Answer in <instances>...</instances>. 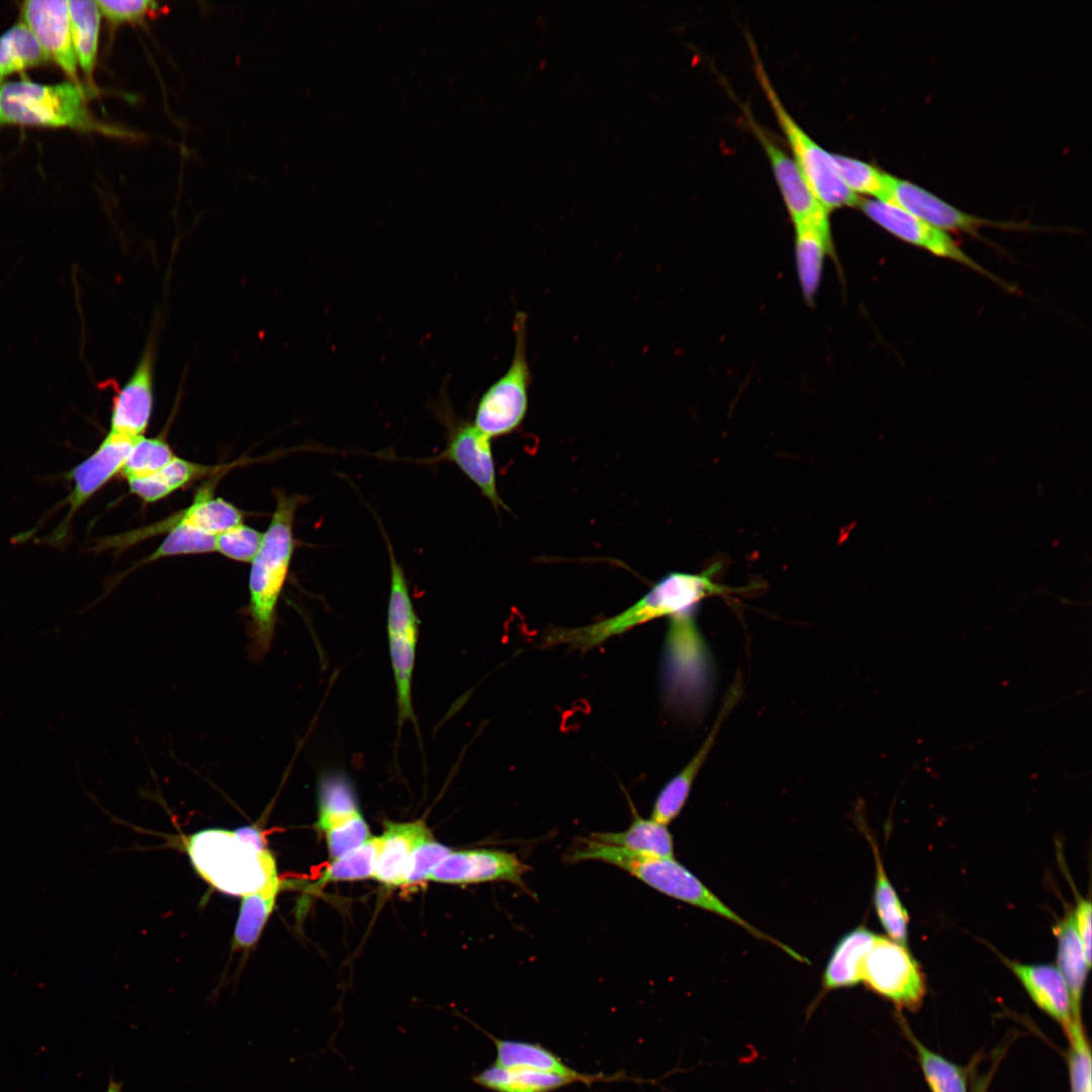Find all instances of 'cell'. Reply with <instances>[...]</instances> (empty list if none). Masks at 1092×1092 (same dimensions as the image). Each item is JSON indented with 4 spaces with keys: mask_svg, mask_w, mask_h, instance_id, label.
<instances>
[{
    "mask_svg": "<svg viewBox=\"0 0 1092 1092\" xmlns=\"http://www.w3.org/2000/svg\"><path fill=\"white\" fill-rule=\"evenodd\" d=\"M887 203L907 210L941 231L963 232L978 239L983 228L1022 229L1018 223L994 221L967 213L917 184L895 176Z\"/></svg>",
    "mask_w": 1092,
    "mask_h": 1092,
    "instance_id": "14",
    "label": "cell"
},
{
    "mask_svg": "<svg viewBox=\"0 0 1092 1092\" xmlns=\"http://www.w3.org/2000/svg\"><path fill=\"white\" fill-rule=\"evenodd\" d=\"M23 22L29 27L49 61L56 63L77 82V60L73 49L67 0H28L21 7Z\"/></svg>",
    "mask_w": 1092,
    "mask_h": 1092,
    "instance_id": "16",
    "label": "cell"
},
{
    "mask_svg": "<svg viewBox=\"0 0 1092 1092\" xmlns=\"http://www.w3.org/2000/svg\"><path fill=\"white\" fill-rule=\"evenodd\" d=\"M720 567L717 562L700 573L669 572L620 614L581 627L552 628L544 634L543 644L548 647L564 645L576 650H589L613 636L654 619L696 613L704 599L736 592V588L718 584L713 580Z\"/></svg>",
    "mask_w": 1092,
    "mask_h": 1092,
    "instance_id": "2",
    "label": "cell"
},
{
    "mask_svg": "<svg viewBox=\"0 0 1092 1092\" xmlns=\"http://www.w3.org/2000/svg\"><path fill=\"white\" fill-rule=\"evenodd\" d=\"M144 437V436H143ZM140 438L108 432L97 449L70 472L73 489L65 498L69 511L53 534L55 541L62 540L76 512L114 476L120 474L127 455Z\"/></svg>",
    "mask_w": 1092,
    "mask_h": 1092,
    "instance_id": "12",
    "label": "cell"
},
{
    "mask_svg": "<svg viewBox=\"0 0 1092 1092\" xmlns=\"http://www.w3.org/2000/svg\"><path fill=\"white\" fill-rule=\"evenodd\" d=\"M68 3L74 53L78 65L89 80L97 59L101 12L96 1L73 0Z\"/></svg>",
    "mask_w": 1092,
    "mask_h": 1092,
    "instance_id": "27",
    "label": "cell"
},
{
    "mask_svg": "<svg viewBox=\"0 0 1092 1092\" xmlns=\"http://www.w3.org/2000/svg\"><path fill=\"white\" fill-rule=\"evenodd\" d=\"M275 509L260 547L251 561L249 603L244 610L249 638L248 654L253 663L268 653L274 639L277 607L295 548V513L305 496L275 489Z\"/></svg>",
    "mask_w": 1092,
    "mask_h": 1092,
    "instance_id": "1",
    "label": "cell"
},
{
    "mask_svg": "<svg viewBox=\"0 0 1092 1092\" xmlns=\"http://www.w3.org/2000/svg\"><path fill=\"white\" fill-rule=\"evenodd\" d=\"M236 464L207 465L175 456L157 473L136 479H128L129 491L143 503L152 504L163 499L178 489L194 483L203 477H211L225 472Z\"/></svg>",
    "mask_w": 1092,
    "mask_h": 1092,
    "instance_id": "23",
    "label": "cell"
},
{
    "mask_svg": "<svg viewBox=\"0 0 1092 1092\" xmlns=\"http://www.w3.org/2000/svg\"><path fill=\"white\" fill-rule=\"evenodd\" d=\"M1069 1042L1068 1072L1071 1092H1092L1091 1046L1082 1021L1065 1033Z\"/></svg>",
    "mask_w": 1092,
    "mask_h": 1092,
    "instance_id": "38",
    "label": "cell"
},
{
    "mask_svg": "<svg viewBox=\"0 0 1092 1092\" xmlns=\"http://www.w3.org/2000/svg\"><path fill=\"white\" fill-rule=\"evenodd\" d=\"M235 833L244 841L254 845L258 849H267L263 832L257 825L242 826Z\"/></svg>",
    "mask_w": 1092,
    "mask_h": 1092,
    "instance_id": "44",
    "label": "cell"
},
{
    "mask_svg": "<svg viewBox=\"0 0 1092 1092\" xmlns=\"http://www.w3.org/2000/svg\"><path fill=\"white\" fill-rule=\"evenodd\" d=\"M748 42L759 84L787 136L793 158L818 201L827 211L843 206L858 205L861 198L853 193L840 178L832 153L817 144L791 116L766 74L754 42L751 38Z\"/></svg>",
    "mask_w": 1092,
    "mask_h": 1092,
    "instance_id": "6",
    "label": "cell"
},
{
    "mask_svg": "<svg viewBox=\"0 0 1092 1092\" xmlns=\"http://www.w3.org/2000/svg\"><path fill=\"white\" fill-rule=\"evenodd\" d=\"M380 847V836L370 837L358 848L335 858L324 871L317 884L363 880L373 877Z\"/></svg>",
    "mask_w": 1092,
    "mask_h": 1092,
    "instance_id": "37",
    "label": "cell"
},
{
    "mask_svg": "<svg viewBox=\"0 0 1092 1092\" xmlns=\"http://www.w3.org/2000/svg\"><path fill=\"white\" fill-rule=\"evenodd\" d=\"M154 348L150 342L135 369L114 395L110 414L111 433L141 438L154 408Z\"/></svg>",
    "mask_w": 1092,
    "mask_h": 1092,
    "instance_id": "17",
    "label": "cell"
},
{
    "mask_svg": "<svg viewBox=\"0 0 1092 1092\" xmlns=\"http://www.w3.org/2000/svg\"><path fill=\"white\" fill-rule=\"evenodd\" d=\"M866 215L896 238L921 248L937 257L965 265L1003 287L1002 280L974 261L944 231L918 218L894 204L878 199H861Z\"/></svg>",
    "mask_w": 1092,
    "mask_h": 1092,
    "instance_id": "11",
    "label": "cell"
},
{
    "mask_svg": "<svg viewBox=\"0 0 1092 1092\" xmlns=\"http://www.w3.org/2000/svg\"><path fill=\"white\" fill-rule=\"evenodd\" d=\"M568 859L572 862L600 860L621 868L654 890L725 918L744 928L753 936L777 945L795 960L808 962L793 948L768 936L740 917L674 858L641 855L588 837L578 841L568 855Z\"/></svg>",
    "mask_w": 1092,
    "mask_h": 1092,
    "instance_id": "3",
    "label": "cell"
},
{
    "mask_svg": "<svg viewBox=\"0 0 1092 1092\" xmlns=\"http://www.w3.org/2000/svg\"><path fill=\"white\" fill-rule=\"evenodd\" d=\"M737 697L738 688L734 687L726 698L722 711L710 734L705 739V742L682 769L671 778L660 790L652 807L650 817L652 820L667 825L678 816L688 800L695 779L714 745L717 732L721 727L723 719L732 708Z\"/></svg>",
    "mask_w": 1092,
    "mask_h": 1092,
    "instance_id": "19",
    "label": "cell"
},
{
    "mask_svg": "<svg viewBox=\"0 0 1092 1092\" xmlns=\"http://www.w3.org/2000/svg\"><path fill=\"white\" fill-rule=\"evenodd\" d=\"M494 1043L496 1057L493 1065L507 1069H530L569 1076L585 1084L599 1081L623 1080V1076L582 1074L570 1068L560 1057L540 1043L513 1039H500L482 1030Z\"/></svg>",
    "mask_w": 1092,
    "mask_h": 1092,
    "instance_id": "20",
    "label": "cell"
},
{
    "mask_svg": "<svg viewBox=\"0 0 1092 1092\" xmlns=\"http://www.w3.org/2000/svg\"><path fill=\"white\" fill-rule=\"evenodd\" d=\"M1 82H2V81H0V86H1Z\"/></svg>",
    "mask_w": 1092,
    "mask_h": 1092,
    "instance_id": "47",
    "label": "cell"
},
{
    "mask_svg": "<svg viewBox=\"0 0 1092 1092\" xmlns=\"http://www.w3.org/2000/svg\"><path fill=\"white\" fill-rule=\"evenodd\" d=\"M430 835L424 820L386 822L373 877L386 886H400L414 848Z\"/></svg>",
    "mask_w": 1092,
    "mask_h": 1092,
    "instance_id": "21",
    "label": "cell"
},
{
    "mask_svg": "<svg viewBox=\"0 0 1092 1092\" xmlns=\"http://www.w3.org/2000/svg\"><path fill=\"white\" fill-rule=\"evenodd\" d=\"M876 864L874 904L881 924L892 940L906 945L909 915L889 881L878 847L870 838Z\"/></svg>",
    "mask_w": 1092,
    "mask_h": 1092,
    "instance_id": "32",
    "label": "cell"
},
{
    "mask_svg": "<svg viewBox=\"0 0 1092 1092\" xmlns=\"http://www.w3.org/2000/svg\"><path fill=\"white\" fill-rule=\"evenodd\" d=\"M317 809L315 827L322 832L360 812L355 790L347 777L341 774L321 777Z\"/></svg>",
    "mask_w": 1092,
    "mask_h": 1092,
    "instance_id": "30",
    "label": "cell"
},
{
    "mask_svg": "<svg viewBox=\"0 0 1092 1092\" xmlns=\"http://www.w3.org/2000/svg\"><path fill=\"white\" fill-rule=\"evenodd\" d=\"M96 4L101 14L114 23L139 21L158 8L156 2L149 0H97Z\"/></svg>",
    "mask_w": 1092,
    "mask_h": 1092,
    "instance_id": "42",
    "label": "cell"
},
{
    "mask_svg": "<svg viewBox=\"0 0 1092 1092\" xmlns=\"http://www.w3.org/2000/svg\"><path fill=\"white\" fill-rule=\"evenodd\" d=\"M1004 963L1016 976L1034 1004L1061 1025L1066 1033L1076 1020L1069 990L1060 971L1050 964Z\"/></svg>",
    "mask_w": 1092,
    "mask_h": 1092,
    "instance_id": "18",
    "label": "cell"
},
{
    "mask_svg": "<svg viewBox=\"0 0 1092 1092\" xmlns=\"http://www.w3.org/2000/svg\"><path fill=\"white\" fill-rule=\"evenodd\" d=\"M450 852L449 847L431 835L420 841L408 858L400 886L414 887L427 881L434 868Z\"/></svg>",
    "mask_w": 1092,
    "mask_h": 1092,
    "instance_id": "40",
    "label": "cell"
},
{
    "mask_svg": "<svg viewBox=\"0 0 1092 1092\" xmlns=\"http://www.w3.org/2000/svg\"><path fill=\"white\" fill-rule=\"evenodd\" d=\"M861 982L901 1012L918 1010L926 995V979L908 948L878 935L861 965Z\"/></svg>",
    "mask_w": 1092,
    "mask_h": 1092,
    "instance_id": "9",
    "label": "cell"
},
{
    "mask_svg": "<svg viewBox=\"0 0 1092 1092\" xmlns=\"http://www.w3.org/2000/svg\"><path fill=\"white\" fill-rule=\"evenodd\" d=\"M86 98V89L74 81L52 85L29 80L6 82L0 86V125L111 130L92 116Z\"/></svg>",
    "mask_w": 1092,
    "mask_h": 1092,
    "instance_id": "5",
    "label": "cell"
},
{
    "mask_svg": "<svg viewBox=\"0 0 1092 1092\" xmlns=\"http://www.w3.org/2000/svg\"><path fill=\"white\" fill-rule=\"evenodd\" d=\"M1058 940V966L1069 990L1073 1015L1082 1020L1081 1004L1090 967L1076 929L1074 912L1069 907L1063 918L1053 927Z\"/></svg>",
    "mask_w": 1092,
    "mask_h": 1092,
    "instance_id": "24",
    "label": "cell"
},
{
    "mask_svg": "<svg viewBox=\"0 0 1092 1092\" xmlns=\"http://www.w3.org/2000/svg\"><path fill=\"white\" fill-rule=\"evenodd\" d=\"M877 936L867 927L858 926L838 940L825 967L821 991L816 999L861 983V965Z\"/></svg>",
    "mask_w": 1092,
    "mask_h": 1092,
    "instance_id": "22",
    "label": "cell"
},
{
    "mask_svg": "<svg viewBox=\"0 0 1092 1092\" xmlns=\"http://www.w3.org/2000/svg\"><path fill=\"white\" fill-rule=\"evenodd\" d=\"M529 871L515 853L492 849L451 851L431 872L428 880L449 884L507 881L525 889Z\"/></svg>",
    "mask_w": 1092,
    "mask_h": 1092,
    "instance_id": "15",
    "label": "cell"
},
{
    "mask_svg": "<svg viewBox=\"0 0 1092 1092\" xmlns=\"http://www.w3.org/2000/svg\"><path fill=\"white\" fill-rule=\"evenodd\" d=\"M183 843L197 874L222 893L243 897L279 880L272 852L258 849L235 831L205 829Z\"/></svg>",
    "mask_w": 1092,
    "mask_h": 1092,
    "instance_id": "4",
    "label": "cell"
},
{
    "mask_svg": "<svg viewBox=\"0 0 1092 1092\" xmlns=\"http://www.w3.org/2000/svg\"><path fill=\"white\" fill-rule=\"evenodd\" d=\"M262 538V532L241 523L216 536L215 551L238 562H251Z\"/></svg>",
    "mask_w": 1092,
    "mask_h": 1092,
    "instance_id": "39",
    "label": "cell"
},
{
    "mask_svg": "<svg viewBox=\"0 0 1092 1092\" xmlns=\"http://www.w3.org/2000/svg\"><path fill=\"white\" fill-rule=\"evenodd\" d=\"M1091 909L1090 899L1079 897L1077 899L1076 908L1073 911L1076 929L1084 950L1086 962L1090 968L1092 962Z\"/></svg>",
    "mask_w": 1092,
    "mask_h": 1092,
    "instance_id": "43",
    "label": "cell"
},
{
    "mask_svg": "<svg viewBox=\"0 0 1092 1092\" xmlns=\"http://www.w3.org/2000/svg\"><path fill=\"white\" fill-rule=\"evenodd\" d=\"M324 833L333 859L358 848L371 837L368 824L361 812L329 828Z\"/></svg>",
    "mask_w": 1092,
    "mask_h": 1092,
    "instance_id": "41",
    "label": "cell"
},
{
    "mask_svg": "<svg viewBox=\"0 0 1092 1092\" xmlns=\"http://www.w3.org/2000/svg\"><path fill=\"white\" fill-rule=\"evenodd\" d=\"M281 888L277 880L258 892L242 897L234 932V949H250L258 941L268 921Z\"/></svg>",
    "mask_w": 1092,
    "mask_h": 1092,
    "instance_id": "29",
    "label": "cell"
},
{
    "mask_svg": "<svg viewBox=\"0 0 1092 1092\" xmlns=\"http://www.w3.org/2000/svg\"><path fill=\"white\" fill-rule=\"evenodd\" d=\"M750 128L761 143L786 206L795 224L828 226V211L821 205L808 185L798 164L777 144L769 133L743 108Z\"/></svg>",
    "mask_w": 1092,
    "mask_h": 1092,
    "instance_id": "13",
    "label": "cell"
},
{
    "mask_svg": "<svg viewBox=\"0 0 1092 1092\" xmlns=\"http://www.w3.org/2000/svg\"><path fill=\"white\" fill-rule=\"evenodd\" d=\"M447 429L445 449L428 463L453 462L497 510L507 509L498 495L490 438L473 423L458 418L444 398L436 410Z\"/></svg>",
    "mask_w": 1092,
    "mask_h": 1092,
    "instance_id": "10",
    "label": "cell"
},
{
    "mask_svg": "<svg viewBox=\"0 0 1092 1092\" xmlns=\"http://www.w3.org/2000/svg\"><path fill=\"white\" fill-rule=\"evenodd\" d=\"M390 568L387 605V640L390 663L395 682L397 722L399 728L407 721L416 722L413 705V677L416 664L420 621L417 616L407 580L390 541L383 531Z\"/></svg>",
    "mask_w": 1092,
    "mask_h": 1092,
    "instance_id": "7",
    "label": "cell"
},
{
    "mask_svg": "<svg viewBox=\"0 0 1092 1092\" xmlns=\"http://www.w3.org/2000/svg\"><path fill=\"white\" fill-rule=\"evenodd\" d=\"M473 1082L493 1092H552L580 1082L555 1073L530 1069H507L491 1065L472 1078Z\"/></svg>",
    "mask_w": 1092,
    "mask_h": 1092,
    "instance_id": "26",
    "label": "cell"
},
{
    "mask_svg": "<svg viewBox=\"0 0 1092 1092\" xmlns=\"http://www.w3.org/2000/svg\"><path fill=\"white\" fill-rule=\"evenodd\" d=\"M175 456L164 437H141L131 447L120 475L126 480L149 477L163 469Z\"/></svg>",
    "mask_w": 1092,
    "mask_h": 1092,
    "instance_id": "36",
    "label": "cell"
},
{
    "mask_svg": "<svg viewBox=\"0 0 1092 1092\" xmlns=\"http://www.w3.org/2000/svg\"><path fill=\"white\" fill-rule=\"evenodd\" d=\"M48 61L36 37L23 21L0 36V81L5 76L41 66Z\"/></svg>",
    "mask_w": 1092,
    "mask_h": 1092,
    "instance_id": "34",
    "label": "cell"
},
{
    "mask_svg": "<svg viewBox=\"0 0 1092 1092\" xmlns=\"http://www.w3.org/2000/svg\"><path fill=\"white\" fill-rule=\"evenodd\" d=\"M172 518L174 520L173 528L167 533L163 542L153 553L141 560L136 566H143L167 557L205 554L215 551L217 535L191 525L186 520L185 509L173 514Z\"/></svg>",
    "mask_w": 1092,
    "mask_h": 1092,
    "instance_id": "33",
    "label": "cell"
},
{
    "mask_svg": "<svg viewBox=\"0 0 1092 1092\" xmlns=\"http://www.w3.org/2000/svg\"><path fill=\"white\" fill-rule=\"evenodd\" d=\"M630 826L621 832H600L589 837L631 852L660 858H673V838L666 825L644 819L633 810Z\"/></svg>",
    "mask_w": 1092,
    "mask_h": 1092,
    "instance_id": "25",
    "label": "cell"
},
{
    "mask_svg": "<svg viewBox=\"0 0 1092 1092\" xmlns=\"http://www.w3.org/2000/svg\"><path fill=\"white\" fill-rule=\"evenodd\" d=\"M832 158L840 178L853 193L868 194L884 202L889 200L893 175L850 156L832 153Z\"/></svg>",
    "mask_w": 1092,
    "mask_h": 1092,
    "instance_id": "35",
    "label": "cell"
},
{
    "mask_svg": "<svg viewBox=\"0 0 1092 1092\" xmlns=\"http://www.w3.org/2000/svg\"><path fill=\"white\" fill-rule=\"evenodd\" d=\"M898 1019L906 1038L916 1052L917 1061L931 1092H968L965 1070L924 1045L903 1017Z\"/></svg>",
    "mask_w": 1092,
    "mask_h": 1092,
    "instance_id": "31",
    "label": "cell"
},
{
    "mask_svg": "<svg viewBox=\"0 0 1092 1092\" xmlns=\"http://www.w3.org/2000/svg\"><path fill=\"white\" fill-rule=\"evenodd\" d=\"M121 1090L122 1083L115 1081L112 1077H110L106 1092H121Z\"/></svg>",
    "mask_w": 1092,
    "mask_h": 1092,
    "instance_id": "45",
    "label": "cell"
},
{
    "mask_svg": "<svg viewBox=\"0 0 1092 1092\" xmlns=\"http://www.w3.org/2000/svg\"><path fill=\"white\" fill-rule=\"evenodd\" d=\"M527 313L514 317L515 348L510 367L481 395L474 426L488 438H497L517 430L528 410V391L532 374L527 357Z\"/></svg>",
    "mask_w": 1092,
    "mask_h": 1092,
    "instance_id": "8",
    "label": "cell"
},
{
    "mask_svg": "<svg viewBox=\"0 0 1092 1092\" xmlns=\"http://www.w3.org/2000/svg\"><path fill=\"white\" fill-rule=\"evenodd\" d=\"M796 229V257L799 277L807 299H813L821 277L825 255L831 250L829 226L804 225Z\"/></svg>",
    "mask_w": 1092,
    "mask_h": 1092,
    "instance_id": "28",
    "label": "cell"
},
{
    "mask_svg": "<svg viewBox=\"0 0 1092 1092\" xmlns=\"http://www.w3.org/2000/svg\"><path fill=\"white\" fill-rule=\"evenodd\" d=\"M988 1084H989V1078L988 1077L979 1080V1082L976 1084V1087L973 1090V1092H987Z\"/></svg>",
    "mask_w": 1092,
    "mask_h": 1092,
    "instance_id": "46",
    "label": "cell"
}]
</instances>
